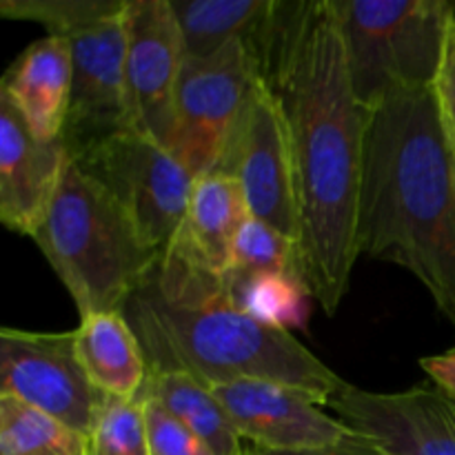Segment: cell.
<instances>
[{"instance_id":"obj_1","label":"cell","mask_w":455,"mask_h":455,"mask_svg":"<svg viewBox=\"0 0 455 455\" xmlns=\"http://www.w3.org/2000/svg\"><path fill=\"white\" fill-rule=\"evenodd\" d=\"M260 76L287 123L300 220V278L329 315L358 260V203L371 111L351 84L336 0L283 3Z\"/></svg>"},{"instance_id":"obj_2","label":"cell","mask_w":455,"mask_h":455,"mask_svg":"<svg viewBox=\"0 0 455 455\" xmlns=\"http://www.w3.org/2000/svg\"><path fill=\"white\" fill-rule=\"evenodd\" d=\"M355 235L360 256L416 275L455 327V138L435 87L371 111Z\"/></svg>"},{"instance_id":"obj_3","label":"cell","mask_w":455,"mask_h":455,"mask_svg":"<svg viewBox=\"0 0 455 455\" xmlns=\"http://www.w3.org/2000/svg\"><path fill=\"white\" fill-rule=\"evenodd\" d=\"M149 373H187L204 387L258 378L305 391L327 407L342 380L291 331L265 327L231 298L225 275L169 244L123 307Z\"/></svg>"},{"instance_id":"obj_4","label":"cell","mask_w":455,"mask_h":455,"mask_svg":"<svg viewBox=\"0 0 455 455\" xmlns=\"http://www.w3.org/2000/svg\"><path fill=\"white\" fill-rule=\"evenodd\" d=\"M31 240L80 318L123 311L160 258L127 209L71 158Z\"/></svg>"},{"instance_id":"obj_5","label":"cell","mask_w":455,"mask_h":455,"mask_svg":"<svg viewBox=\"0 0 455 455\" xmlns=\"http://www.w3.org/2000/svg\"><path fill=\"white\" fill-rule=\"evenodd\" d=\"M354 92L369 111L435 87L455 34L447 0H336Z\"/></svg>"},{"instance_id":"obj_6","label":"cell","mask_w":455,"mask_h":455,"mask_svg":"<svg viewBox=\"0 0 455 455\" xmlns=\"http://www.w3.org/2000/svg\"><path fill=\"white\" fill-rule=\"evenodd\" d=\"M260 60L244 43L204 58H185L167 149L194 178L216 172L243 118Z\"/></svg>"},{"instance_id":"obj_7","label":"cell","mask_w":455,"mask_h":455,"mask_svg":"<svg viewBox=\"0 0 455 455\" xmlns=\"http://www.w3.org/2000/svg\"><path fill=\"white\" fill-rule=\"evenodd\" d=\"M71 160L111 191L156 251L169 247L187 216L196 178L167 147L124 129Z\"/></svg>"},{"instance_id":"obj_8","label":"cell","mask_w":455,"mask_h":455,"mask_svg":"<svg viewBox=\"0 0 455 455\" xmlns=\"http://www.w3.org/2000/svg\"><path fill=\"white\" fill-rule=\"evenodd\" d=\"M0 395H12L89 438L105 394L76 354L74 331H0Z\"/></svg>"},{"instance_id":"obj_9","label":"cell","mask_w":455,"mask_h":455,"mask_svg":"<svg viewBox=\"0 0 455 455\" xmlns=\"http://www.w3.org/2000/svg\"><path fill=\"white\" fill-rule=\"evenodd\" d=\"M216 172L238 182L249 216L298 243L300 220L287 123L262 76Z\"/></svg>"},{"instance_id":"obj_10","label":"cell","mask_w":455,"mask_h":455,"mask_svg":"<svg viewBox=\"0 0 455 455\" xmlns=\"http://www.w3.org/2000/svg\"><path fill=\"white\" fill-rule=\"evenodd\" d=\"M124 87L133 132L167 147L185 47L172 0H129Z\"/></svg>"},{"instance_id":"obj_11","label":"cell","mask_w":455,"mask_h":455,"mask_svg":"<svg viewBox=\"0 0 455 455\" xmlns=\"http://www.w3.org/2000/svg\"><path fill=\"white\" fill-rule=\"evenodd\" d=\"M124 13L65 38L74 60V83L60 140L71 158L124 129H132L124 87Z\"/></svg>"},{"instance_id":"obj_12","label":"cell","mask_w":455,"mask_h":455,"mask_svg":"<svg viewBox=\"0 0 455 455\" xmlns=\"http://www.w3.org/2000/svg\"><path fill=\"white\" fill-rule=\"evenodd\" d=\"M327 407L385 455H455V398L434 382L389 394L347 385Z\"/></svg>"},{"instance_id":"obj_13","label":"cell","mask_w":455,"mask_h":455,"mask_svg":"<svg viewBox=\"0 0 455 455\" xmlns=\"http://www.w3.org/2000/svg\"><path fill=\"white\" fill-rule=\"evenodd\" d=\"M244 444L267 449L327 447L354 435L340 418L329 416L324 404L298 391L258 378L209 387Z\"/></svg>"},{"instance_id":"obj_14","label":"cell","mask_w":455,"mask_h":455,"mask_svg":"<svg viewBox=\"0 0 455 455\" xmlns=\"http://www.w3.org/2000/svg\"><path fill=\"white\" fill-rule=\"evenodd\" d=\"M62 140L36 136L0 93V218L20 235H34L69 163Z\"/></svg>"},{"instance_id":"obj_15","label":"cell","mask_w":455,"mask_h":455,"mask_svg":"<svg viewBox=\"0 0 455 455\" xmlns=\"http://www.w3.org/2000/svg\"><path fill=\"white\" fill-rule=\"evenodd\" d=\"M74 60L65 38L44 36L13 60L0 93L16 105L31 132L43 140H60L71 102Z\"/></svg>"},{"instance_id":"obj_16","label":"cell","mask_w":455,"mask_h":455,"mask_svg":"<svg viewBox=\"0 0 455 455\" xmlns=\"http://www.w3.org/2000/svg\"><path fill=\"white\" fill-rule=\"evenodd\" d=\"M249 218L243 189L231 176L212 172L196 178L187 216L169 244L194 258L198 265L225 275L238 229Z\"/></svg>"},{"instance_id":"obj_17","label":"cell","mask_w":455,"mask_h":455,"mask_svg":"<svg viewBox=\"0 0 455 455\" xmlns=\"http://www.w3.org/2000/svg\"><path fill=\"white\" fill-rule=\"evenodd\" d=\"M74 338L80 364L100 394L140 398L149 380V364L123 311L84 315Z\"/></svg>"},{"instance_id":"obj_18","label":"cell","mask_w":455,"mask_h":455,"mask_svg":"<svg viewBox=\"0 0 455 455\" xmlns=\"http://www.w3.org/2000/svg\"><path fill=\"white\" fill-rule=\"evenodd\" d=\"M280 0H172L185 58H204L244 43L258 60L280 12Z\"/></svg>"},{"instance_id":"obj_19","label":"cell","mask_w":455,"mask_h":455,"mask_svg":"<svg viewBox=\"0 0 455 455\" xmlns=\"http://www.w3.org/2000/svg\"><path fill=\"white\" fill-rule=\"evenodd\" d=\"M142 395L163 404L216 455H243L244 440L209 387L187 373H149ZM140 395V398H142Z\"/></svg>"},{"instance_id":"obj_20","label":"cell","mask_w":455,"mask_h":455,"mask_svg":"<svg viewBox=\"0 0 455 455\" xmlns=\"http://www.w3.org/2000/svg\"><path fill=\"white\" fill-rule=\"evenodd\" d=\"M235 305L265 327L291 331L305 329L311 314V293L300 275L262 271L225 274Z\"/></svg>"},{"instance_id":"obj_21","label":"cell","mask_w":455,"mask_h":455,"mask_svg":"<svg viewBox=\"0 0 455 455\" xmlns=\"http://www.w3.org/2000/svg\"><path fill=\"white\" fill-rule=\"evenodd\" d=\"M0 455H89V438L12 395H0Z\"/></svg>"},{"instance_id":"obj_22","label":"cell","mask_w":455,"mask_h":455,"mask_svg":"<svg viewBox=\"0 0 455 455\" xmlns=\"http://www.w3.org/2000/svg\"><path fill=\"white\" fill-rule=\"evenodd\" d=\"M129 0H3L0 13L9 20H31L56 38H71L100 22L123 16Z\"/></svg>"},{"instance_id":"obj_23","label":"cell","mask_w":455,"mask_h":455,"mask_svg":"<svg viewBox=\"0 0 455 455\" xmlns=\"http://www.w3.org/2000/svg\"><path fill=\"white\" fill-rule=\"evenodd\" d=\"M262 271L300 275V249L298 243L280 234L278 229L249 216L235 234L227 274H262Z\"/></svg>"},{"instance_id":"obj_24","label":"cell","mask_w":455,"mask_h":455,"mask_svg":"<svg viewBox=\"0 0 455 455\" xmlns=\"http://www.w3.org/2000/svg\"><path fill=\"white\" fill-rule=\"evenodd\" d=\"M89 455H149L142 400L105 395L89 435Z\"/></svg>"},{"instance_id":"obj_25","label":"cell","mask_w":455,"mask_h":455,"mask_svg":"<svg viewBox=\"0 0 455 455\" xmlns=\"http://www.w3.org/2000/svg\"><path fill=\"white\" fill-rule=\"evenodd\" d=\"M142 407L149 435V455H216L194 431L178 422L154 398L142 395Z\"/></svg>"},{"instance_id":"obj_26","label":"cell","mask_w":455,"mask_h":455,"mask_svg":"<svg viewBox=\"0 0 455 455\" xmlns=\"http://www.w3.org/2000/svg\"><path fill=\"white\" fill-rule=\"evenodd\" d=\"M243 455H385L380 447L367 435L355 434L340 443L327 444V447H307V449H267L256 444H244Z\"/></svg>"},{"instance_id":"obj_27","label":"cell","mask_w":455,"mask_h":455,"mask_svg":"<svg viewBox=\"0 0 455 455\" xmlns=\"http://www.w3.org/2000/svg\"><path fill=\"white\" fill-rule=\"evenodd\" d=\"M435 93H438L440 107H443V114L447 118L449 129H451L455 138V34L449 44L447 58H444L443 71L438 76V83H435Z\"/></svg>"},{"instance_id":"obj_28","label":"cell","mask_w":455,"mask_h":455,"mask_svg":"<svg viewBox=\"0 0 455 455\" xmlns=\"http://www.w3.org/2000/svg\"><path fill=\"white\" fill-rule=\"evenodd\" d=\"M420 367L425 369L429 382L455 398V345L443 354L422 358Z\"/></svg>"}]
</instances>
